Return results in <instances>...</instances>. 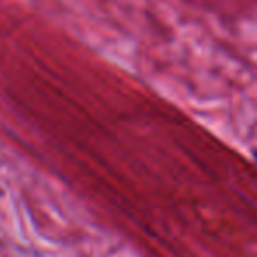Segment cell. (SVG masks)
Segmentation results:
<instances>
[{"mask_svg": "<svg viewBox=\"0 0 257 257\" xmlns=\"http://www.w3.org/2000/svg\"><path fill=\"white\" fill-rule=\"evenodd\" d=\"M253 159H255V162H257V150H253Z\"/></svg>", "mask_w": 257, "mask_h": 257, "instance_id": "1", "label": "cell"}]
</instances>
